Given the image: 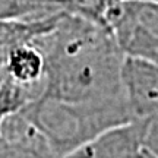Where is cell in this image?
<instances>
[{"label": "cell", "instance_id": "cell-4", "mask_svg": "<svg viewBox=\"0 0 158 158\" xmlns=\"http://www.w3.org/2000/svg\"><path fill=\"white\" fill-rule=\"evenodd\" d=\"M123 88L130 120L142 126L143 149L158 158V66L126 57Z\"/></svg>", "mask_w": 158, "mask_h": 158}, {"label": "cell", "instance_id": "cell-11", "mask_svg": "<svg viewBox=\"0 0 158 158\" xmlns=\"http://www.w3.org/2000/svg\"><path fill=\"white\" fill-rule=\"evenodd\" d=\"M139 158H155V157H154L152 154H149L148 151H143V154H142Z\"/></svg>", "mask_w": 158, "mask_h": 158}, {"label": "cell", "instance_id": "cell-7", "mask_svg": "<svg viewBox=\"0 0 158 158\" xmlns=\"http://www.w3.org/2000/svg\"><path fill=\"white\" fill-rule=\"evenodd\" d=\"M3 70L7 78L23 85L45 84V62L41 51L32 44L16 47L7 56Z\"/></svg>", "mask_w": 158, "mask_h": 158}, {"label": "cell", "instance_id": "cell-3", "mask_svg": "<svg viewBox=\"0 0 158 158\" xmlns=\"http://www.w3.org/2000/svg\"><path fill=\"white\" fill-rule=\"evenodd\" d=\"M106 23L124 57L158 66L157 2L116 0L106 13Z\"/></svg>", "mask_w": 158, "mask_h": 158}, {"label": "cell", "instance_id": "cell-6", "mask_svg": "<svg viewBox=\"0 0 158 158\" xmlns=\"http://www.w3.org/2000/svg\"><path fill=\"white\" fill-rule=\"evenodd\" d=\"M143 151L141 123L129 120L100 133L66 158H139Z\"/></svg>", "mask_w": 158, "mask_h": 158}, {"label": "cell", "instance_id": "cell-1", "mask_svg": "<svg viewBox=\"0 0 158 158\" xmlns=\"http://www.w3.org/2000/svg\"><path fill=\"white\" fill-rule=\"evenodd\" d=\"M31 44L45 62L43 95L75 106L129 110L123 88L126 57L106 23L62 12Z\"/></svg>", "mask_w": 158, "mask_h": 158}, {"label": "cell", "instance_id": "cell-9", "mask_svg": "<svg viewBox=\"0 0 158 158\" xmlns=\"http://www.w3.org/2000/svg\"><path fill=\"white\" fill-rule=\"evenodd\" d=\"M62 12L60 0H0V19L38 22Z\"/></svg>", "mask_w": 158, "mask_h": 158}, {"label": "cell", "instance_id": "cell-2", "mask_svg": "<svg viewBox=\"0 0 158 158\" xmlns=\"http://www.w3.org/2000/svg\"><path fill=\"white\" fill-rule=\"evenodd\" d=\"M22 113L43 133L57 158H66L114 126L127 123L126 108L75 106L41 95Z\"/></svg>", "mask_w": 158, "mask_h": 158}, {"label": "cell", "instance_id": "cell-12", "mask_svg": "<svg viewBox=\"0 0 158 158\" xmlns=\"http://www.w3.org/2000/svg\"><path fill=\"white\" fill-rule=\"evenodd\" d=\"M3 78H5V70H3V68H0V84H2Z\"/></svg>", "mask_w": 158, "mask_h": 158}, {"label": "cell", "instance_id": "cell-5", "mask_svg": "<svg viewBox=\"0 0 158 158\" xmlns=\"http://www.w3.org/2000/svg\"><path fill=\"white\" fill-rule=\"evenodd\" d=\"M0 158H57L43 133L25 114L0 122Z\"/></svg>", "mask_w": 158, "mask_h": 158}, {"label": "cell", "instance_id": "cell-10", "mask_svg": "<svg viewBox=\"0 0 158 158\" xmlns=\"http://www.w3.org/2000/svg\"><path fill=\"white\" fill-rule=\"evenodd\" d=\"M45 84L23 85L5 75L0 84V122L7 116L21 113L44 94Z\"/></svg>", "mask_w": 158, "mask_h": 158}, {"label": "cell", "instance_id": "cell-8", "mask_svg": "<svg viewBox=\"0 0 158 158\" xmlns=\"http://www.w3.org/2000/svg\"><path fill=\"white\" fill-rule=\"evenodd\" d=\"M59 15L38 22L0 19V68H3L7 56L16 47L31 44V41L35 37H38L50 28Z\"/></svg>", "mask_w": 158, "mask_h": 158}]
</instances>
